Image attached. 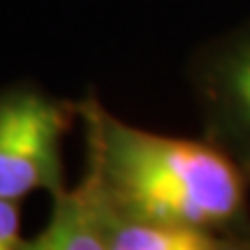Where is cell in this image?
<instances>
[{"label": "cell", "mask_w": 250, "mask_h": 250, "mask_svg": "<svg viewBox=\"0 0 250 250\" xmlns=\"http://www.w3.org/2000/svg\"><path fill=\"white\" fill-rule=\"evenodd\" d=\"M86 165L123 215L199 229L250 250V181L215 144L118 118L95 95L77 100Z\"/></svg>", "instance_id": "obj_1"}, {"label": "cell", "mask_w": 250, "mask_h": 250, "mask_svg": "<svg viewBox=\"0 0 250 250\" xmlns=\"http://www.w3.org/2000/svg\"><path fill=\"white\" fill-rule=\"evenodd\" d=\"M77 125V100L56 98L33 81L0 90V197L23 202L65 188V139Z\"/></svg>", "instance_id": "obj_2"}, {"label": "cell", "mask_w": 250, "mask_h": 250, "mask_svg": "<svg viewBox=\"0 0 250 250\" xmlns=\"http://www.w3.org/2000/svg\"><path fill=\"white\" fill-rule=\"evenodd\" d=\"M188 83L202 137L227 153L250 181V19L197 46Z\"/></svg>", "instance_id": "obj_3"}, {"label": "cell", "mask_w": 250, "mask_h": 250, "mask_svg": "<svg viewBox=\"0 0 250 250\" xmlns=\"http://www.w3.org/2000/svg\"><path fill=\"white\" fill-rule=\"evenodd\" d=\"M42 227L26 250H109V202L95 174L83 167L77 186L54 192Z\"/></svg>", "instance_id": "obj_4"}, {"label": "cell", "mask_w": 250, "mask_h": 250, "mask_svg": "<svg viewBox=\"0 0 250 250\" xmlns=\"http://www.w3.org/2000/svg\"><path fill=\"white\" fill-rule=\"evenodd\" d=\"M23 202L0 197V250H26Z\"/></svg>", "instance_id": "obj_5"}]
</instances>
